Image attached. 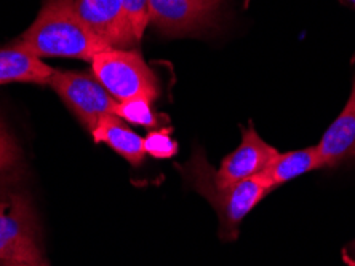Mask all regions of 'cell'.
Returning a JSON list of instances; mask_svg holds the SVG:
<instances>
[{
    "label": "cell",
    "mask_w": 355,
    "mask_h": 266,
    "mask_svg": "<svg viewBox=\"0 0 355 266\" xmlns=\"http://www.w3.org/2000/svg\"><path fill=\"white\" fill-rule=\"evenodd\" d=\"M117 117L125 120V122L139 124V126L144 128L154 129L162 124V118L153 111V101L144 97H137L125 102H119Z\"/></svg>",
    "instance_id": "cell-13"
},
{
    "label": "cell",
    "mask_w": 355,
    "mask_h": 266,
    "mask_svg": "<svg viewBox=\"0 0 355 266\" xmlns=\"http://www.w3.org/2000/svg\"><path fill=\"white\" fill-rule=\"evenodd\" d=\"M42 258L37 217L29 198L15 193L0 200V262L29 263Z\"/></svg>",
    "instance_id": "cell-4"
},
{
    "label": "cell",
    "mask_w": 355,
    "mask_h": 266,
    "mask_svg": "<svg viewBox=\"0 0 355 266\" xmlns=\"http://www.w3.org/2000/svg\"><path fill=\"white\" fill-rule=\"evenodd\" d=\"M21 158V150L17 140L8 131L7 124L0 118V174L12 171Z\"/></svg>",
    "instance_id": "cell-15"
},
{
    "label": "cell",
    "mask_w": 355,
    "mask_h": 266,
    "mask_svg": "<svg viewBox=\"0 0 355 266\" xmlns=\"http://www.w3.org/2000/svg\"><path fill=\"white\" fill-rule=\"evenodd\" d=\"M213 172L215 169L207 163L205 156L197 153L187 164L186 174L191 185L215 207L219 218V236L224 241H234L239 236L243 218L270 190L258 175L229 187H218L213 180Z\"/></svg>",
    "instance_id": "cell-2"
},
{
    "label": "cell",
    "mask_w": 355,
    "mask_h": 266,
    "mask_svg": "<svg viewBox=\"0 0 355 266\" xmlns=\"http://www.w3.org/2000/svg\"><path fill=\"white\" fill-rule=\"evenodd\" d=\"M148 2L149 0H123L125 8H127V12L130 15V19H132L135 34H137L139 41L143 39L144 30L149 24Z\"/></svg>",
    "instance_id": "cell-16"
},
{
    "label": "cell",
    "mask_w": 355,
    "mask_h": 266,
    "mask_svg": "<svg viewBox=\"0 0 355 266\" xmlns=\"http://www.w3.org/2000/svg\"><path fill=\"white\" fill-rule=\"evenodd\" d=\"M315 169H323V166L317 145H312V147L307 149L279 153L272 163L261 172V174H258V177L272 191L277 187L285 185L286 182Z\"/></svg>",
    "instance_id": "cell-12"
},
{
    "label": "cell",
    "mask_w": 355,
    "mask_h": 266,
    "mask_svg": "<svg viewBox=\"0 0 355 266\" xmlns=\"http://www.w3.org/2000/svg\"><path fill=\"white\" fill-rule=\"evenodd\" d=\"M46 85L53 88L61 101L90 133L103 117L117 115L119 102L104 90L95 77L55 69Z\"/></svg>",
    "instance_id": "cell-5"
},
{
    "label": "cell",
    "mask_w": 355,
    "mask_h": 266,
    "mask_svg": "<svg viewBox=\"0 0 355 266\" xmlns=\"http://www.w3.org/2000/svg\"><path fill=\"white\" fill-rule=\"evenodd\" d=\"M90 62L93 77L117 102L137 97L154 102L160 95L157 77L137 50H106Z\"/></svg>",
    "instance_id": "cell-3"
},
{
    "label": "cell",
    "mask_w": 355,
    "mask_h": 266,
    "mask_svg": "<svg viewBox=\"0 0 355 266\" xmlns=\"http://www.w3.org/2000/svg\"><path fill=\"white\" fill-rule=\"evenodd\" d=\"M35 57H69L92 61L98 53L112 50L83 23L76 0H45L37 18L18 41Z\"/></svg>",
    "instance_id": "cell-1"
},
{
    "label": "cell",
    "mask_w": 355,
    "mask_h": 266,
    "mask_svg": "<svg viewBox=\"0 0 355 266\" xmlns=\"http://www.w3.org/2000/svg\"><path fill=\"white\" fill-rule=\"evenodd\" d=\"M0 266H50L46 263L45 258L39 260V262H29V263H8V262H0Z\"/></svg>",
    "instance_id": "cell-17"
},
{
    "label": "cell",
    "mask_w": 355,
    "mask_h": 266,
    "mask_svg": "<svg viewBox=\"0 0 355 266\" xmlns=\"http://www.w3.org/2000/svg\"><path fill=\"white\" fill-rule=\"evenodd\" d=\"M219 0H149L148 17L166 35H189L213 23Z\"/></svg>",
    "instance_id": "cell-7"
},
{
    "label": "cell",
    "mask_w": 355,
    "mask_h": 266,
    "mask_svg": "<svg viewBox=\"0 0 355 266\" xmlns=\"http://www.w3.org/2000/svg\"><path fill=\"white\" fill-rule=\"evenodd\" d=\"M96 144H106L130 164L139 166L146 158L144 139L132 131L117 115H106L92 131Z\"/></svg>",
    "instance_id": "cell-10"
},
{
    "label": "cell",
    "mask_w": 355,
    "mask_h": 266,
    "mask_svg": "<svg viewBox=\"0 0 355 266\" xmlns=\"http://www.w3.org/2000/svg\"><path fill=\"white\" fill-rule=\"evenodd\" d=\"M53 70L18 44L0 48V85H8V83L46 85V80Z\"/></svg>",
    "instance_id": "cell-11"
},
{
    "label": "cell",
    "mask_w": 355,
    "mask_h": 266,
    "mask_svg": "<svg viewBox=\"0 0 355 266\" xmlns=\"http://www.w3.org/2000/svg\"><path fill=\"white\" fill-rule=\"evenodd\" d=\"M349 2H351L352 5H355V0H349Z\"/></svg>",
    "instance_id": "cell-18"
},
{
    "label": "cell",
    "mask_w": 355,
    "mask_h": 266,
    "mask_svg": "<svg viewBox=\"0 0 355 266\" xmlns=\"http://www.w3.org/2000/svg\"><path fill=\"white\" fill-rule=\"evenodd\" d=\"M317 150L323 168H335L355 158V78L347 104L323 134Z\"/></svg>",
    "instance_id": "cell-9"
},
{
    "label": "cell",
    "mask_w": 355,
    "mask_h": 266,
    "mask_svg": "<svg viewBox=\"0 0 355 266\" xmlns=\"http://www.w3.org/2000/svg\"><path fill=\"white\" fill-rule=\"evenodd\" d=\"M280 152L264 142L252 123L242 129L240 145L223 160L219 169L213 172L218 187H229L261 174Z\"/></svg>",
    "instance_id": "cell-8"
},
{
    "label": "cell",
    "mask_w": 355,
    "mask_h": 266,
    "mask_svg": "<svg viewBox=\"0 0 355 266\" xmlns=\"http://www.w3.org/2000/svg\"><path fill=\"white\" fill-rule=\"evenodd\" d=\"M146 155H150L155 160H170L176 156L180 145L171 137V128L153 129L144 137Z\"/></svg>",
    "instance_id": "cell-14"
},
{
    "label": "cell",
    "mask_w": 355,
    "mask_h": 266,
    "mask_svg": "<svg viewBox=\"0 0 355 266\" xmlns=\"http://www.w3.org/2000/svg\"><path fill=\"white\" fill-rule=\"evenodd\" d=\"M87 28L109 48L128 50L139 44L123 0H76Z\"/></svg>",
    "instance_id": "cell-6"
}]
</instances>
